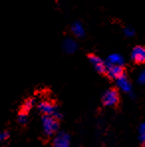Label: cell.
Returning <instances> with one entry per match:
<instances>
[{"instance_id": "14", "label": "cell", "mask_w": 145, "mask_h": 147, "mask_svg": "<svg viewBox=\"0 0 145 147\" xmlns=\"http://www.w3.org/2000/svg\"><path fill=\"white\" fill-rule=\"evenodd\" d=\"M27 120H28V115L26 112L22 111L18 114V121L20 124H25V123H27Z\"/></svg>"}, {"instance_id": "7", "label": "cell", "mask_w": 145, "mask_h": 147, "mask_svg": "<svg viewBox=\"0 0 145 147\" xmlns=\"http://www.w3.org/2000/svg\"><path fill=\"white\" fill-rule=\"evenodd\" d=\"M105 73L111 79H117L121 75H123V70L122 67L120 66H114V65L107 64V71H105Z\"/></svg>"}, {"instance_id": "16", "label": "cell", "mask_w": 145, "mask_h": 147, "mask_svg": "<svg viewBox=\"0 0 145 147\" xmlns=\"http://www.w3.org/2000/svg\"><path fill=\"white\" fill-rule=\"evenodd\" d=\"M124 34L127 37H132L134 35V30L130 27H127L124 29Z\"/></svg>"}, {"instance_id": "12", "label": "cell", "mask_w": 145, "mask_h": 147, "mask_svg": "<svg viewBox=\"0 0 145 147\" xmlns=\"http://www.w3.org/2000/svg\"><path fill=\"white\" fill-rule=\"evenodd\" d=\"M34 107V99H32V98L27 99V100L24 102V105H23V107H22V111L27 113L29 110L32 109V107Z\"/></svg>"}, {"instance_id": "1", "label": "cell", "mask_w": 145, "mask_h": 147, "mask_svg": "<svg viewBox=\"0 0 145 147\" xmlns=\"http://www.w3.org/2000/svg\"><path fill=\"white\" fill-rule=\"evenodd\" d=\"M42 126L44 133L47 136H52L55 134L59 128V124L55 117L53 116H46L44 115L42 118Z\"/></svg>"}, {"instance_id": "5", "label": "cell", "mask_w": 145, "mask_h": 147, "mask_svg": "<svg viewBox=\"0 0 145 147\" xmlns=\"http://www.w3.org/2000/svg\"><path fill=\"white\" fill-rule=\"evenodd\" d=\"M90 62L92 63V67L94 68V70L98 73H105L107 71V65L99 57L94 55L90 56Z\"/></svg>"}, {"instance_id": "4", "label": "cell", "mask_w": 145, "mask_h": 147, "mask_svg": "<svg viewBox=\"0 0 145 147\" xmlns=\"http://www.w3.org/2000/svg\"><path fill=\"white\" fill-rule=\"evenodd\" d=\"M118 101V94L114 90H109L103 94V102L107 107H112L115 105Z\"/></svg>"}, {"instance_id": "2", "label": "cell", "mask_w": 145, "mask_h": 147, "mask_svg": "<svg viewBox=\"0 0 145 147\" xmlns=\"http://www.w3.org/2000/svg\"><path fill=\"white\" fill-rule=\"evenodd\" d=\"M38 109L46 116H53L56 119L62 117L61 113L58 111L57 107L52 102H50V101H42V102H40L38 105Z\"/></svg>"}, {"instance_id": "8", "label": "cell", "mask_w": 145, "mask_h": 147, "mask_svg": "<svg viewBox=\"0 0 145 147\" xmlns=\"http://www.w3.org/2000/svg\"><path fill=\"white\" fill-rule=\"evenodd\" d=\"M116 85L124 92H131V85L127 78L124 75H121L119 78L116 79Z\"/></svg>"}, {"instance_id": "13", "label": "cell", "mask_w": 145, "mask_h": 147, "mask_svg": "<svg viewBox=\"0 0 145 147\" xmlns=\"http://www.w3.org/2000/svg\"><path fill=\"white\" fill-rule=\"evenodd\" d=\"M139 140L145 145V123H142L139 127Z\"/></svg>"}, {"instance_id": "15", "label": "cell", "mask_w": 145, "mask_h": 147, "mask_svg": "<svg viewBox=\"0 0 145 147\" xmlns=\"http://www.w3.org/2000/svg\"><path fill=\"white\" fill-rule=\"evenodd\" d=\"M8 137H9V133H8L7 131H2V132H0V142L6 141V140L8 139Z\"/></svg>"}, {"instance_id": "10", "label": "cell", "mask_w": 145, "mask_h": 147, "mask_svg": "<svg viewBox=\"0 0 145 147\" xmlns=\"http://www.w3.org/2000/svg\"><path fill=\"white\" fill-rule=\"evenodd\" d=\"M123 64H124V60L118 54H111L107 58V65H114V66L122 67Z\"/></svg>"}, {"instance_id": "17", "label": "cell", "mask_w": 145, "mask_h": 147, "mask_svg": "<svg viewBox=\"0 0 145 147\" xmlns=\"http://www.w3.org/2000/svg\"><path fill=\"white\" fill-rule=\"evenodd\" d=\"M138 82L140 84H145V69L140 73L139 77H138Z\"/></svg>"}, {"instance_id": "3", "label": "cell", "mask_w": 145, "mask_h": 147, "mask_svg": "<svg viewBox=\"0 0 145 147\" xmlns=\"http://www.w3.org/2000/svg\"><path fill=\"white\" fill-rule=\"evenodd\" d=\"M71 138L66 132H59L53 140V147H70Z\"/></svg>"}, {"instance_id": "6", "label": "cell", "mask_w": 145, "mask_h": 147, "mask_svg": "<svg viewBox=\"0 0 145 147\" xmlns=\"http://www.w3.org/2000/svg\"><path fill=\"white\" fill-rule=\"evenodd\" d=\"M131 58L134 62L139 63V64H142V63H145V48L141 46L135 47L132 52H131Z\"/></svg>"}, {"instance_id": "9", "label": "cell", "mask_w": 145, "mask_h": 147, "mask_svg": "<svg viewBox=\"0 0 145 147\" xmlns=\"http://www.w3.org/2000/svg\"><path fill=\"white\" fill-rule=\"evenodd\" d=\"M63 48H64V50H65V52H66V53L72 54L78 48L77 42H76V41L74 40V39L68 38V39H66V40L64 41V44H63Z\"/></svg>"}, {"instance_id": "11", "label": "cell", "mask_w": 145, "mask_h": 147, "mask_svg": "<svg viewBox=\"0 0 145 147\" xmlns=\"http://www.w3.org/2000/svg\"><path fill=\"white\" fill-rule=\"evenodd\" d=\"M72 32L73 34L78 38H82V37L85 36V29H84V26L81 24L80 22H75L72 25Z\"/></svg>"}]
</instances>
